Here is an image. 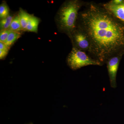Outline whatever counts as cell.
<instances>
[{"instance_id":"16","label":"cell","mask_w":124,"mask_h":124,"mask_svg":"<svg viewBox=\"0 0 124 124\" xmlns=\"http://www.w3.org/2000/svg\"><path fill=\"white\" fill-rule=\"evenodd\" d=\"M10 48L4 42H0V50H9Z\"/></svg>"},{"instance_id":"9","label":"cell","mask_w":124,"mask_h":124,"mask_svg":"<svg viewBox=\"0 0 124 124\" xmlns=\"http://www.w3.org/2000/svg\"><path fill=\"white\" fill-rule=\"evenodd\" d=\"M21 31H11L9 34L8 37L5 44L7 46L10 48L16 41L21 36Z\"/></svg>"},{"instance_id":"15","label":"cell","mask_w":124,"mask_h":124,"mask_svg":"<svg viewBox=\"0 0 124 124\" xmlns=\"http://www.w3.org/2000/svg\"><path fill=\"white\" fill-rule=\"evenodd\" d=\"M111 4L113 5L121 4L124 2V0H112L109 1Z\"/></svg>"},{"instance_id":"10","label":"cell","mask_w":124,"mask_h":124,"mask_svg":"<svg viewBox=\"0 0 124 124\" xmlns=\"http://www.w3.org/2000/svg\"><path fill=\"white\" fill-rule=\"evenodd\" d=\"M15 17V16L13 15H9L7 17L1 20L0 22V31L9 29Z\"/></svg>"},{"instance_id":"8","label":"cell","mask_w":124,"mask_h":124,"mask_svg":"<svg viewBox=\"0 0 124 124\" xmlns=\"http://www.w3.org/2000/svg\"><path fill=\"white\" fill-rule=\"evenodd\" d=\"M18 15L23 31H25L28 22L31 15L29 14L26 11L20 8Z\"/></svg>"},{"instance_id":"11","label":"cell","mask_w":124,"mask_h":124,"mask_svg":"<svg viewBox=\"0 0 124 124\" xmlns=\"http://www.w3.org/2000/svg\"><path fill=\"white\" fill-rule=\"evenodd\" d=\"M9 29L10 31H23L18 15L16 16L14 18Z\"/></svg>"},{"instance_id":"4","label":"cell","mask_w":124,"mask_h":124,"mask_svg":"<svg viewBox=\"0 0 124 124\" xmlns=\"http://www.w3.org/2000/svg\"><path fill=\"white\" fill-rule=\"evenodd\" d=\"M72 45V47L84 51H89L90 43L88 37L84 32L77 28L68 36Z\"/></svg>"},{"instance_id":"14","label":"cell","mask_w":124,"mask_h":124,"mask_svg":"<svg viewBox=\"0 0 124 124\" xmlns=\"http://www.w3.org/2000/svg\"><path fill=\"white\" fill-rule=\"evenodd\" d=\"M9 50H0V59H2L4 58L8 54Z\"/></svg>"},{"instance_id":"13","label":"cell","mask_w":124,"mask_h":124,"mask_svg":"<svg viewBox=\"0 0 124 124\" xmlns=\"http://www.w3.org/2000/svg\"><path fill=\"white\" fill-rule=\"evenodd\" d=\"M11 31L9 29L1 30L0 32V42L5 43L7 40Z\"/></svg>"},{"instance_id":"5","label":"cell","mask_w":124,"mask_h":124,"mask_svg":"<svg viewBox=\"0 0 124 124\" xmlns=\"http://www.w3.org/2000/svg\"><path fill=\"white\" fill-rule=\"evenodd\" d=\"M124 52H121L112 56L107 60V65L108 77L111 87L115 88L116 87V75L120 61Z\"/></svg>"},{"instance_id":"6","label":"cell","mask_w":124,"mask_h":124,"mask_svg":"<svg viewBox=\"0 0 124 124\" xmlns=\"http://www.w3.org/2000/svg\"><path fill=\"white\" fill-rule=\"evenodd\" d=\"M102 4L116 17L124 23V2L118 5L112 4L109 2Z\"/></svg>"},{"instance_id":"2","label":"cell","mask_w":124,"mask_h":124,"mask_svg":"<svg viewBox=\"0 0 124 124\" xmlns=\"http://www.w3.org/2000/svg\"><path fill=\"white\" fill-rule=\"evenodd\" d=\"M86 2L80 0H68L63 3L55 18L59 31L68 36L77 28L79 11Z\"/></svg>"},{"instance_id":"1","label":"cell","mask_w":124,"mask_h":124,"mask_svg":"<svg viewBox=\"0 0 124 124\" xmlns=\"http://www.w3.org/2000/svg\"><path fill=\"white\" fill-rule=\"evenodd\" d=\"M79 13L77 27L88 38L90 56L103 65L109 58L124 52V23L102 4L87 2Z\"/></svg>"},{"instance_id":"12","label":"cell","mask_w":124,"mask_h":124,"mask_svg":"<svg viewBox=\"0 0 124 124\" xmlns=\"http://www.w3.org/2000/svg\"><path fill=\"white\" fill-rule=\"evenodd\" d=\"M9 7L6 2H3L0 5V18L1 20L7 17L9 15Z\"/></svg>"},{"instance_id":"7","label":"cell","mask_w":124,"mask_h":124,"mask_svg":"<svg viewBox=\"0 0 124 124\" xmlns=\"http://www.w3.org/2000/svg\"><path fill=\"white\" fill-rule=\"evenodd\" d=\"M40 22L39 18L31 15L28 22L25 31L37 33Z\"/></svg>"},{"instance_id":"3","label":"cell","mask_w":124,"mask_h":124,"mask_svg":"<svg viewBox=\"0 0 124 124\" xmlns=\"http://www.w3.org/2000/svg\"><path fill=\"white\" fill-rule=\"evenodd\" d=\"M67 62L69 67L73 70L89 65H103L100 62L86 54L85 52L73 47L68 55Z\"/></svg>"}]
</instances>
